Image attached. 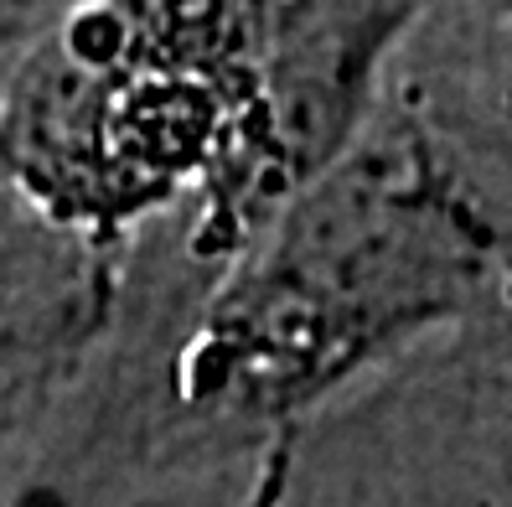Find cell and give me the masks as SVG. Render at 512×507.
I'll return each mask as SVG.
<instances>
[{
	"mask_svg": "<svg viewBox=\"0 0 512 507\" xmlns=\"http://www.w3.org/2000/svg\"><path fill=\"white\" fill-rule=\"evenodd\" d=\"M481 244L414 140L342 151L228 301L223 352L249 373L264 363L269 389H306L466 306L487 275Z\"/></svg>",
	"mask_w": 512,
	"mask_h": 507,
	"instance_id": "cell-1",
	"label": "cell"
},
{
	"mask_svg": "<svg viewBox=\"0 0 512 507\" xmlns=\"http://www.w3.org/2000/svg\"><path fill=\"white\" fill-rule=\"evenodd\" d=\"M414 0H290L264 78V135L285 176H321L357 140L368 78Z\"/></svg>",
	"mask_w": 512,
	"mask_h": 507,
	"instance_id": "cell-2",
	"label": "cell"
},
{
	"mask_svg": "<svg viewBox=\"0 0 512 507\" xmlns=\"http://www.w3.org/2000/svg\"><path fill=\"white\" fill-rule=\"evenodd\" d=\"M492 6H497L502 16H512V0H492Z\"/></svg>",
	"mask_w": 512,
	"mask_h": 507,
	"instance_id": "cell-3",
	"label": "cell"
}]
</instances>
